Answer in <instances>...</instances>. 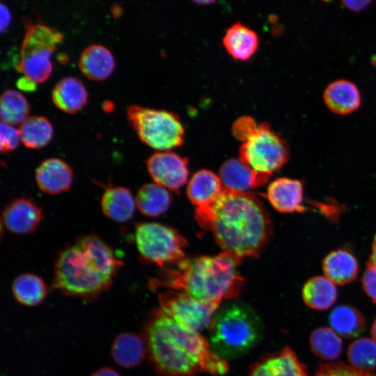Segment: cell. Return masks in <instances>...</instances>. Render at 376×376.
Returning <instances> with one entry per match:
<instances>
[{
  "mask_svg": "<svg viewBox=\"0 0 376 376\" xmlns=\"http://www.w3.org/2000/svg\"><path fill=\"white\" fill-rule=\"evenodd\" d=\"M195 219L202 228L212 232L224 252L240 260L258 256L272 235L267 210L250 191L224 188L211 204L196 208Z\"/></svg>",
  "mask_w": 376,
  "mask_h": 376,
  "instance_id": "6da1fadb",
  "label": "cell"
},
{
  "mask_svg": "<svg viewBox=\"0 0 376 376\" xmlns=\"http://www.w3.org/2000/svg\"><path fill=\"white\" fill-rule=\"evenodd\" d=\"M149 359L161 376H194L200 372L224 375L226 361L217 356L198 333L177 324L159 308L152 313L143 329Z\"/></svg>",
  "mask_w": 376,
  "mask_h": 376,
  "instance_id": "7a4b0ae2",
  "label": "cell"
},
{
  "mask_svg": "<svg viewBox=\"0 0 376 376\" xmlns=\"http://www.w3.org/2000/svg\"><path fill=\"white\" fill-rule=\"evenodd\" d=\"M240 262L224 251L185 258L173 268H164L157 279L150 281V287L182 291L198 300L220 304L237 298L242 290L244 279L237 269Z\"/></svg>",
  "mask_w": 376,
  "mask_h": 376,
  "instance_id": "3957f363",
  "label": "cell"
},
{
  "mask_svg": "<svg viewBox=\"0 0 376 376\" xmlns=\"http://www.w3.org/2000/svg\"><path fill=\"white\" fill-rule=\"evenodd\" d=\"M208 331L212 351L227 361L253 349L263 338L264 327L251 307L233 303L217 310Z\"/></svg>",
  "mask_w": 376,
  "mask_h": 376,
  "instance_id": "277c9868",
  "label": "cell"
},
{
  "mask_svg": "<svg viewBox=\"0 0 376 376\" xmlns=\"http://www.w3.org/2000/svg\"><path fill=\"white\" fill-rule=\"evenodd\" d=\"M232 131L234 136L242 141L239 159L253 172L258 187L288 161L286 142L268 123L258 124L251 117L242 116L235 121Z\"/></svg>",
  "mask_w": 376,
  "mask_h": 376,
  "instance_id": "5b68a950",
  "label": "cell"
},
{
  "mask_svg": "<svg viewBox=\"0 0 376 376\" xmlns=\"http://www.w3.org/2000/svg\"><path fill=\"white\" fill-rule=\"evenodd\" d=\"M112 281L75 244L64 249L55 262L53 287L67 295L93 299L107 290Z\"/></svg>",
  "mask_w": 376,
  "mask_h": 376,
  "instance_id": "8992f818",
  "label": "cell"
},
{
  "mask_svg": "<svg viewBox=\"0 0 376 376\" xmlns=\"http://www.w3.org/2000/svg\"><path fill=\"white\" fill-rule=\"evenodd\" d=\"M63 38V34L56 28L42 22L26 20L17 70L35 82L46 80L52 70V54Z\"/></svg>",
  "mask_w": 376,
  "mask_h": 376,
  "instance_id": "52a82bcc",
  "label": "cell"
},
{
  "mask_svg": "<svg viewBox=\"0 0 376 376\" xmlns=\"http://www.w3.org/2000/svg\"><path fill=\"white\" fill-rule=\"evenodd\" d=\"M126 113L140 139L152 148L168 150L182 144L185 130L175 113L135 104L128 105Z\"/></svg>",
  "mask_w": 376,
  "mask_h": 376,
  "instance_id": "ba28073f",
  "label": "cell"
},
{
  "mask_svg": "<svg viewBox=\"0 0 376 376\" xmlns=\"http://www.w3.org/2000/svg\"><path fill=\"white\" fill-rule=\"evenodd\" d=\"M136 246L141 259L160 267L175 265L186 256V239L175 228L156 222H141L134 231Z\"/></svg>",
  "mask_w": 376,
  "mask_h": 376,
  "instance_id": "9c48e42d",
  "label": "cell"
},
{
  "mask_svg": "<svg viewBox=\"0 0 376 376\" xmlns=\"http://www.w3.org/2000/svg\"><path fill=\"white\" fill-rule=\"evenodd\" d=\"M159 309L182 328L200 334L208 329L220 304L198 300L187 293L168 290L159 294Z\"/></svg>",
  "mask_w": 376,
  "mask_h": 376,
  "instance_id": "30bf717a",
  "label": "cell"
},
{
  "mask_svg": "<svg viewBox=\"0 0 376 376\" xmlns=\"http://www.w3.org/2000/svg\"><path fill=\"white\" fill-rule=\"evenodd\" d=\"M188 159L170 152H157L146 160L147 169L155 183L178 191L188 178Z\"/></svg>",
  "mask_w": 376,
  "mask_h": 376,
  "instance_id": "8fae6325",
  "label": "cell"
},
{
  "mask_svg": "<svg viewBox=\"0 0 376 376\" xmlns=\"http://www.w3.org/2000/svg\"><path fill=\"white\" fill-rule=\"evenodd\" d=\"M42 219L40 206L29 198H17L4 208L1 221L6 228L16 235L34 232Z\"/></svg>",
  "mask_w": 376,
  "mask_h": 376,
  "instance_id": "7c38bea8",
  "label": "cell"
},
{
  "mask_svg": "<svg viewBox=\"0 0 376 376\" xmlns=\"http://www.w3.org/2000/svg\"><path fill=\"white\" fill-rule=\"evenodd\" d=\"M267 198L272 206L282 213L302 212L307 210L304 205V188L301 181L279 178L268 186Z\"/></svg>",
  "mask_w": 376,
  "mask_h": 376,
  "instance_id": "4fadbf2b",
  "label": "cell"
},
{
  "mask_svg": "<svg viewBox=\"0 0 376 376\" xmlns=\"http://www.w3.org/2000/svg\"><path fill=\"white\" fill-rule=\"evenodd\" d=\"M248 376H308L306 368L289 347L254 363Z\"/></svg>",
  "mask_w": 376,
  "mask_h": 376,
  "instance_id": "5bb4252c",
  "label": "cell"
},
{
  "mask_svg": "<svg viewBox=\"0 0 376 376\" xmlns=\"http://www.w3.org/2000/svg\"><path fill=\"white\" fill-rule=\"evenodd\" d=\"M72 180L73 173L70 166L59 158L45 159L36 171V181L39 189L48 194L67 191Z\"/></svg>",
  "mask_w": 376,
  "mask_h": 376,
  "instance_id": "9a60e30c",
  "label": "cell"
},
{
  "mask_svg": "<svg viewBox=\"0 0 376 376\" xmlns=\"http://www.w3.org/2000/svg\"><path fill=\"white\" fill-rule=\"evenodd\" d=\"M75 244L102 274L113 279L123 261L112 249L100 237L89 234L79 237Z\"/></svg>",
  "mask_w": 376,
  "mask_h": 376,
  "instance_id": "2e32d148",
  "label": "cell"
},
{
  "mask_svg": "<svg viewBox=\"0 0 376 376\" xmlns=\"http://www.w3.org/2000/svg\"><path fill=\"white\" fill-rule=\"evenodd\" d=\"M323 98L327 107L339 115L356 111L361 104V94L357 86L345 79L330 83L324 91Z\"/></svg>",
  "mask_w": 376,
  "mask_h": 376,
  "instance_id": "e0dca14e",
  "label": "cell"
},
{
  "mask_svg": "<svg viewBox=\"0 0 376 376\" xmlns=\"http://www.w3.org/2000/svg\"><path fill=\"white\" fill-rule=\"evenodd\" d=\"M115 65L111 51L100 44H91L81 52L79 59L81 71L89 79L102 80L112 72Z\"/></svg>",
  "mask_w": 376,
  "mask_h": 376,
  "instance_id": "ac0fdd59",
  "label": "cell"
},
{
  "mask_svg": "<svg viewBox=\"0 0 376 376\" xmlns=\"http://www.w3.org/2000/svg\"><path fill=\"white\" fill-rule=\"evenodd\" d=\"M52 98L61 110L74 113L86 104L88 93L81 80L74 76H67L54 84Z\"/></svg>",
  "mask_w": 376,
  "mask_h": 376,
  "instance_id": "d6986e66",
  "label": "cell"
},
{
  "mask_svg": "<svg viewBox=\"0 0 376 376\" xmlns=\"http://www.w3.org/2000/svg\"><path fill=\"white\" fill-rule=\"evenodd\" d=\"M100 205L103 214L118 223L129 221L136 206L131 191L120 186L107 188L102 196Z\"/></svg>",
  "mask_w": 376,
  "mask_h": 376,
  "instance_id": "ffe728a7",
  "label": "cell"
},
{
  "mask_svg": "<svg viewBox=\"0 0 376 376\" xmlns=\"http://www.w3.org/2000/svg\"><path fill=\"white\" fill-rule=\"evenodd\" d=\"M224 189L219 176L209 170H200L191 178L187 194L196 208L211 204Z\"/></svg>",
  "mask_w": 376,
  "mask_h": 376,
  "instance_id": "44dd1931",
  "label": "cell"
},
{
  "mask_svg": "<svg viewBox=\"0 0 376 376\" xmlns=\"http://www.w3.org/2000/svg\"><path fill=\"white\" fill-rule=\"evenodd\" d=\"M324 276L334 284L345 285L357 276L359 265L354 256L345 249L330 252L322 262Z\"/></svg>",
  "mask_w": 376,
  "mask_h": 376,
  "instance_id": "7402d4cb",
  "label": "cell"
},
{
  "mask_svg": "<svg viewBox=\"0 0 376 376\" xmlns=\"http://www.w3.org/2000/svg\"><path fill=\"white\" fill-rule=\"evenodd\" d=\"M147 352L145 341L138 335L123 332L114 338L111 347L113 361L125 368L137 366Z\"/></svg>",
  "mask_w": 376,
  "mask_h": 376,
  "instance_id": "603a6c76",
  "label": "cell"
},
{
  "mask_svg": "<svg viewBox=\"0 0 376 376\" xmlns=\"http://www.w3.org/2000/svg\"><path fill=\"white\" fill-rule=\"evenodd\" d=\"M223 44L233 58L244 61L257 49L258 38L254 31L240 22H236L227 29Z\"/></svg>",
  "mask_w": 376,
  "mask_h": 376,
  "instance_id": "cb8c5ba5",
  "label": "cell"
},
{
  "mask_svg": "<svg viewBox=\"0 0 376 376\" xmlns=\"http://www.w3.org/2000/svg\"><path fill=\"white\" fill-rule=\"evenodd\" d=\"M135 201L143 215L156 217L167 211L171 198L166 188L154 182L142 185L137 191Z\"/></svg>",
  "mask_w": 376,
  "mask_h": 376,
  "instance_id": "d4e9b609",
  "label": "cell"
},
{
  "mask_svg": "<svg viewBox=\"0 0 376 376\" xmlns=\"http://www.w3.org/2000/svg\"><path fill=\"white\" fill-rule=\"evenodd\" d=\"M302 298L308 307L315 310H326L336 300L337 289L335 284L325 276H314L304 284Z\"/></svg>",
  "mask_w": 376,
  "mask_h": 376,
  "instance_id": "484cf974",
  "label": "cell"
},
{
  "mask_svg": "<svg viewBox=\"0 0 376 376\" xmlns=\"http://www.w3.org/2000/svg\"><path fill=\"white\" fill-rule=\"evenodd\" d=\"M219 178L224 188L233 191L248 192L258 187L253 172L240 159L230 158L221 166Z\"/></svg>",
  "mask_w": 376,
  "mask_h": 376,
  "instance_id": "4316f807",
  "label": "cell"
},
{
  "mask_svg": "<svg viewBox=\"0 0 376 376\" xmlns=\"http://www.w3.org/2000/svg\"><path fill=\"white\" fill-rule=\"evenodd\" d=\"M47 291L43 279L35 274H19L12 284L14 297L19 303L26 306L40 304L45 299Z\"/></svg>",
  "mask_w": 376,
  "mask_h": 376,
  "instance_id": "83f0119b",
  "label": "cell"
},
{
  "mask_svg": "<svg viewBox=\"0 0 376 376\" xmlns=\"http://www.w3.org/2000/svg\"><path fill=\"white\" fill-rule=\"evenodd\" d=\"M21 141L29 148H40L52 139L53 128L43 116H28L18 128Z\"/></svg>",
  "mask_w": 376,
  "mask_h": 376,
  "instance_id": "f1b7e54d",
  "label": "cell"
},
{
  "mask_svg": "<svg viewBox=\"0 0 376 376\" xmlns=\"http://www.w3.org/2000/svg\"><path fill=\"white\" fill-rule=\"evenodd\" d=\"M329 322L334 331L347 338L357 336L365 328L361 314L349 306L336 307L329 315Z\"/></svg>",
  "mask_w": 376,
  "mask_h": 376,
  "instance_id": "f546056e",
  "label": "cell"
},
{
  "mask_svg": "<svg viewBox=\"0 0 376 376\" xmlns=\"http://www.w3.org/2000/svg\"><path fill=\"white\" fill-rule=\"evenodd\" d=\"M312 351L325 360L337 359L343 350V343L338 334L329 327H319L310 336Z\"/></svg>",
  "mask_w": 376,
  "mask_h": 376,
  "instance_id": "4dcf8cb0",
  "label": "cell"
},
{
  "mask_svg": "<svg viewBox=\"0 0 376 376\" xmlns=\"http://www.w3.org/2000/svg\"><path fill=\"white\" fill-rule=\"evenodd\" d=\"M29 105L21 92L6 89L0 97V116L10 125L21 123L28 116Z\"/></svg>",
  "mask_w": 376,
  "mask_h": 376,
  "instance_id": "1f68e13d",
  "label": "cell"
},
{
  "mask_svg": "<svg viewBox=\"0 0 376 376\" xmlns=\"http://www.w3.org/2000/svg\"><path fill=\"white\" fill-rule=\"evenodd\" d=\"M347 358L352 366L369 372L376 368V342L361 338L352 342L347 349Z\"/></svg>",
  "mask_w": 376,
  "mask_h": 376,
  "instance_id": "d6a6232c",
  "label": "cell"
},
{
  "mask_svg": "<svg viewBox=\"0 0 376 376\" xmlns=\"http://www.w3.org/2000/svg\"><path fill=\"white\" fill-rule=\"evenodd\" d=\"M315 376H375L352 366L342 363H327L320 366Z\"/></svg>",
  "mask_w": 376,
  "mask_h": 376,
  "instance_id": "836d02e7",
  "label": "cell"
},
{
  "mask_svg": "<svg viewBox=\"0 0 376 376\" xmlns=\"http://www.w3.org/2000/svg\"><path fill=\"white\" fill-rule=\"evenodd\" d=\"M21 140L19 130L13 125L1 121L0 145L1 152L15 149Z\"/></svg>",
  "mask_w": 376,
  "mask_h": 376,
  "instance_id": "e575fe53",
  "label": "cell"
},
{
  "mask_svg": "<svg viewBox=\"0 0 376 376\" xmlns=\"http://www.w3.org/2000/svg\"><path fill=\"white\" fill-rule=\"evenodd\" d=\"M363 288L374 303H376V265L368 263L362 278Z\"/></svg>",
  "mask_w": 376,
  "mask_h": 376,
  "instance_id": "d590c367",
  "label": "cell"
},
{
  "mask_svg": "<svg viewBox=\"0 0 376 376\" xmlns=\"http://www.w3.org/2000/svg\"><path fill=\"white\" fill-rule=\"evenodd\" d=\"M0 30L2 32L6 29L10 22V13L7 6L0 3Z\"/></svg>",
  "mask_w": 376,
  "mask_h": 376,
  "instance_id": "8d00e7d4",
  "label": "cell"
},
{
  "mask_svg": "<svg viewBox=\"0 0 376 376\" xmlns=\"http://www.w3.org/2000/svg\"><path fill=\"white\" fill-rule=\"evenodd\" d=\"M369 1H344L345 7L352 11H360L365 9L370 3Z\"/></svg>",
  "mask_w": 376,
  "mask_h": 376,
  "instance_id": "74e56055",
  "label": "cell"
},
{
  "mask_svg": "<svg viewBox=\"0 0 376 376\" xmlns=\"http://www.w3.org/2000/svg\"><path fill=\"white\" fill-rule=\"evenodd\" d=\"M36 82L33 81L31 79L26 76L20 77L17 81V86L18 88L25 91H33L36 86Z\"/></svg>",
  "mask_w": 376,
  "mask_h": 376,
  "instance_id": "f35d334b",
  "label": "cell"
},
{
  "mask_svg": "<svg viewBox=\"0 0 376 376\" xmlns=\"http://www.w3.org/2000/svg\"><path fill=\"white\" fill-rule=\"evenodd\" d=\"M90 376H121L116 370L110 367H103L94 371Z\"/></svg>",
  "mask_w": 376,
  "mask_h": 376,
  "instance_id": "ab89813d",
  "label": "cell"
},
{
  "mask_svg": "<svg viewBox=\"0 0 376 376\" xmlns=\"http://www.w3.org/2000/svg\"><path fill=\"white\" fill-rule=\"evenodd\" d=\"M369 263L376 265V234L374 237Z\"/></svg>",
  "mask_w": 376,
  "mask_h": 376,
  "instance_id": "60d3db41",
  "label": "cell"
},
{
  "mask_svg": "<svg viewBox=\"0 0 376 376\" xmlns=\"http://www.w3.org/2000/svg\"><path fill=\"white\" fill-rule=\"evenodd\" d=\"M111 13L114 17H119L122 14V8L117 4H113L111 6Z\"/></svg>",
  "mask_w": 376,
  "mask_h": 376,
  "instance_id": "b9f144b4",
  "label": "cell"
},
{
  "mask_svg": "<svg viewBox=\"0 0 376 376\" xmlns=\"http://www.w3.org/2000/svg\"><path fill=\"white\" fill-rule=\"evenodd\" d=\"M114 107V104L112 102L106 100L102 103V108L106 111H111Z\"/></svg>",
  "mask_w": 376,
  "mask_h": 376,
  "instance_id": "7bdbcfd3",
  "label": "cell"
},
{
  "mask_svg": "<svg viewBox=\"0 0 376 376\" xmlns=\"http://www.w3.org/2000/svg\"><path fill=\"white\" fill-rule=\"evenodd\" d=\"M57 58L58 61L61 63L67 61V55L64 53H59L57 56Z\"/></svg>",
  "mask_w": 376,
  "mask_h": 376,
  "instance_id": "ee69618b",
  "label": "cell"
},
{
  "mask_svg": "<svg viewBox=\"0 0 376 376\" xmlns=\"http://www.w3.org/2000/svg\"><path fill=\"white\" fill-rule=\"evenodd\" d=\"M371 335L373 339L376 342V319L375 320L371 327Z\"/></svg>",
  "mask_w": 376,
  "mask_h": 376,
  "instance_id": "f6af8a7d",
  "label": "cell"
},
{
  "mask_svg": "<svg viewBox=\"0 0 376 376\" xmlns=\"http://www.w3.org/2000/svg\"><path fill=\"white\" fill-rule=\"evenodd\" d=\"M199 4H209L215 2L214 1H196Z\"/></svg>",
  "mask_w": 376,
  "mask_h": 376,
  "instance_id": "bcb514c9",
  "label": "cell"
}]
</instances>
